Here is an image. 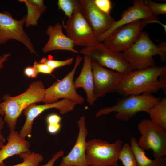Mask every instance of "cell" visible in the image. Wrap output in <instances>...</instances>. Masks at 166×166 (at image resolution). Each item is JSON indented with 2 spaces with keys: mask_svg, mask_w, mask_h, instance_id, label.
Masks as SVG:
<instances>
[{
  "mask_svg": "<svg viewBox=\"0 0 166 166\" xmlns=\"http://www.w3.org/2000/svg\"><path fill=\"white\" fill-rule=\"evenodd\" d=\"M166 71V66L155 65L132 70L124 75L116 92L125 97L156 93L162 89L159 77Z\"/></svg>",
  "mask_w": 166,
  "mask_h": 166,
  "instance_id": "1",
  "label": "cell"
},
{
  "mask_svg": "<svg viewBox=\"0 0 166 166\" xmlns=\"http://www.w3.org/2000/svg\"><path fill=\"white\" fill-rule=\"evenodd\" d=\"M45 89L43 83L38 80L31 83L25 92L18 95H3L0 108L10 131L15 130L17 119L24 110L31 104L42 102Z\"/></svg>",
  "mask_w": 166,
  "mask_h": 166,
  "instance_id": "2",
  "label": "cell"
},
{
  "mask_svg": "<svg viewBox=\"0 0 166 166\" xmlns=\"http://www.w3.org/2000/svg\"><path fill=\"white\" fill-rule=\"evenodd\" d=\"M132 70L143 69L155 65L153 56H160L161 61L166 60V43L155 44L145 31L129 49L122 53Z\"/></svg>",
  "mask_w": 166,
  "mask_h": 166,
  "instance_id": "3",
  "label": "cell"
},
{
  "mask_svg": "<svg viewBox=\"0 0 166 166\" xmlns=\"http://www.w3.org/2000/svg\"><path fill=\"white\" fill-rule=\"evenodd\" d=\"M160 99L159 97L147 93L129 95L118 99L112 106L101 108L96 113L95 117L98 118L116 112L115 116L116 119L128 121L139 112L148 113L149 109L158 103Z\"/></svg>",
  "mask_w": 166,
  "mask_h": 166,
  "instance_id": "4",
  "label": "cell"
},
{
  "mask_svg": "<svg viewBox=\"0 0 166 166\" xmlns=\"http://www.w3.org/2000/svg\"><path fill=\"white\" fill-rule=\"evenodd\" d=\"M122 143L119 139L112 143L98 138L87 141L86 158L88 166H119Z\"/></svg>",
  "mask_w": 166,
  "mask_h": 166,
  "instance_id": "5",
  "label": "cell"
},
{
  "mask_svg": "<svg viewBox=\"0 0 166 166\" xmlns=\"http://www.w3.org/2000/svg\"><path fill=\"white\" fill-rule=\"evenodd\" d=\"M79 52L89 57L92 61L111 70L125 74L132 70L122 53L114 51L103 42L84 47Z\"/></svg>",
  "mask_w": 166,
  "mask_h": 166,
  "instance_id": "6",
  "label": "cell"
},
{
  "mask_svg": "<svg viewBox=\"0 0 166 166\" xmlns=\"http://www.w3.org/2000/svg\"><path fill=\"white\" fill-rule=\"evenodd\" d=\"M141 136L137 140L139 146L144 150L151 149L154 159L166 155V132L150 119L141 120L137 125Z\"/></svg>",
  "mask_w": 166,
  "mask_h": 166,
  "instance_id": "7",
  "label": "cell"
},
{
  "mask_svg": "<svg viewBox=\"0 0 166 166\" xmlns=\"http://www.w3.org/2000/svg\"><path fill=\"white\" fill-rule=\"evenodd\" d=\"M82 59V57L77 55L71 71L62 79L45 89L42 102L44 103H52L61 99H66L72 101L77 105L84 103V98L78 93L73 84L74 75Z\"/></svg>",
  "mask_w": 166,
  "mask_h": 166,
  "instance_id": "8",
  "label": "cell"
},
{
  "mask_svg": "<svg viewBox=\"0 0 166 166\" xmlns=\"http://www.w3.org/2000/svg\"><path fill=\"white\" fill-rule=\"evenodd\" d=\"M148 24L146 21L140 20L121 26L112 32L103 42L114 51L123 52L136 42Z\"/></svg>",
  "mask_w": 166,
  "mask_h": 166,
  "instance_id": "9",
  "label": "cell"
},
{
  "mask_svg": "<svg viewBox=\"0 0 166 166\" xmlns=\"http://www.w3.org/2000/svg\"><path fill=\"white\" fill-rule=\"evenodd\" d=\"M62 23L66 35L73 41L74 46L89 47L98 43L97 38L82 15L80 9L68 17L66 24L63 21Z\"/></svg>",
  "mask_w": 166,
  "mask_h": 166,
  "instance_id": "10",
  "label": "cell"
},
{
  "mask_svg": "<svg viewBox=\"0 0 166 166\" xmlns=\"http://www.w3.org/2000/svg\"><path fill=\"white\" fill-rule=\"evenodd\" d=\"M26 16L20 20L12 17L9 11H0V45L10 40H15L23 44L30 52L38 55L35 51L30 38L23 29Z\"/></svg>",
  "mask_w": 166,
  "mask_h": 166,
  "instance_id": "11",
  "label": "cell"
},
{
  "mask_svg": "<svg viewBox=\"0 0 166 166\" xmlns=\"http://www.w3.org/2000/svg\"><path fill=\"white\" fill-rule=\"evenodd\" d=\"M132 3V6L123 11L119 20L115 21L107 31L97 38L98 42H103L117 28L137 21L143 20L148 23H156L163 25L147 7L144 0H135Z\"/></svg>",
  "mask_w": 166,
  "mask_h": 166,
  "instance_id": "12",
  "label": "cell"
},
{
  "mask_svg": "<svg viewBox=\"0 0 166 166\" xmlns=\"http://www.w3.org/2000/svg\"><path fill=\"white\" fill-rule=\"evenodd\" d=\"M76 104L70 100L63 99L52 103H45L43 105L32 104L28 106L23 111L26 117L24 124L19 133L23 139L30 137L31 136L33 124L34 119L41 113L47 109L55 108L58 110L61 115L65 114L73 110Z\"/></svg>",
  "mask_w": 166,
  "mask_h": 166,
  "instance_id": "13",
  "label": "cell"
},
{
  "mask_svg": "<svg viewBox=\"0 0 166 166\" xmlns=\"http://www.w3.org/2000/svg\"><path fill=\"white\" fill-rule=\"evenodd\" d=\"M80 10L97 38L112 26L115 21L110 14L100 10L93 0H80Z\"/></svg>",
  "mask_w": 166,
  "mask_h": 166,
  "instance_id": "14",
  "label": "cell"
},
{
  "mask_svg": "<svg viewBox=\"0 0 166 166\" xmlns=\"http://www.w3.org/2000/svg\"><path fill=\"white\" fill-rule=\"evenodd\" d=\"M95 97L97 100L108 93L116 92L124 74L109 70L91 61Z\"/></svg>",
  "mask_w": 166,
  "mask_h": 166,
  "instance_id": "15",
  "label": "cell"
},
{
  "mask_svg": "<svg viewBox=\"0 0 166 166\" xmlns=\"http://www.w3.org/2000/svg\"><path fill=\"white\" fill-rule=\"evenodd\" d=\"M77 124L79 132L76 143L69 154L62 156L60 166H88L86 158V138L88 131L85 117H81Z\"/></svg>",
  "mask_w": 166,
  "mask_h": 166,
  "instance_id": "16",
  "label": "cell"
},
{
  "mask_svg": "<svg viewBox=\"0 0 166 166\" xmlns=\"http://www.w3.org/2000/svg\"><path fill=\"white\" fill-rule=\"evenodd\" d=\"M63 26L57 23L54 26H49L45 32L49 36L47 43L42 49L43 53L56 50H67L78 54L79 52L74 49L73 41L62 31Z\"/></svg>",
  "mask_w": 166,
  "mask_h": 166,
  "instance_id": "17",
  "label": "cell"
},
{
  "mask_svg": "<svg viewBox=\"0 0 166 166\" xmlns=\"http://www.w3.org/2000/svg\"><path fill=\"white\" fill-rule=\"evenodd\" d=\"M91 62L89 57L84 56L81 72L73 82L76 89L82 88L84 89L86 95L87 102L90 106L93 105L97 100L94 94V81Z\"/></svg>",
  "mask_w": 166,
  "mask_h": 166,
  "instance_id": "18",
  "label": "cell"
},
{
  "mask_svg": "<svg viewBox=\"0 0 166 166\" xmlns=\"http://www.w3.org/2000/svg\"><path fill=\"white\" fill-rule=\"evenodd\" d=\"M30 146L29 142L22 138L18 131H10L7 143L0 149V165H3L4 161L13 156L30 152Z\"/></svg>",
  "mask_w": 166,
  "mask_h": 166,
  "instance_id": "19",
  "label": "cell"
},
{
  "mask_svg": "<svg viewBox=\"0 0 166 166\" xmlns=\"http://www.w3.org/2000/svg\"><path fill=\"white\" fill-rule=\"evenodd\" d=\"M137 166H166L165 157L151 159L147 157L145 151L139 146L137 140L135 137L130 139V145Z\"/></svg>",
  "mask_w": 166,
  "mask_h": 166,
  "instance_id": "20",
  "label": "cell"
},
{
  "mask_svg": "<svg viewBox=\"0 0 166 166\" xmlns=\"http://www.w3.org/2000/svg\"><path fill=\"white\" fill-rule=\"evenodd\" d=\"M150 120L163 129L166 130V98L151 108L148 113Z\"/></svg>",
  "mask_w": 166,
  "mask_h": 166,
  "instance_id": "21",
  "label": "cell"
},
{
  "mask_svg": "<svg viewBox=\"0 0 166 166\" xmlns=\"http://www.w3.org/2000/svg\"><path fill=\"white\" fill-rule=\"evenodd\" d=\"M19 2L24 3L27 10L25 24L27 27L30 25L36 26L38 23V21L43 12L40 8L32 0H20Z\"/></svg>",
  "mask_w": 166,
  "mask_h": 166,
  "instance_id": "22",
  "label": "cell"
},
{
  "mask_svg": "<svg viewBox=\"0 0 166 166\" xmlns=\"http://www.w3.org/2000/svg\"><path fill=\"white\" fill-rule=\"evenodd\" d=\"M19 157L22 159V162L20 164L9 166H38L43 160V156L35 152H25L19 155ZM0 166H5L0 165Z\"/></svg>",
  "mask_w": 166,
  "mask_h": 166,
  "instance_id": "23",
  "label": "cell"
},
{
  "mask_svg": "<svg viewBox=\"0 0 166 166\" xmlns=\"http://www.w3.org/2000/svg\"><path fill=\"white\" fill-rule=\"evenodd\" d=\"M118 159L124 166H137L131 146L127 143L124 144L122 147Z\"/></svg>",
  "mask_w": 166,
  "mask_h": 166,
  "instance_id": "24",
  "label": "cell"
},
{
  "mask_svg": "<svg viewBox=\"0 0 166 166\" xmlns=\"http://www.w3.org/2000/svg\"><path fill=\"white\" fill-rule=\"evenodd\" d=\"M80 0H59L57 6L68 17H71L80 7Z\"/></svg>",
  "mask_w": 166,
  "mask_h": 166,
  "instance_id": "25",
  "label": "cell"
},
{
  "mask_svg": "<svg viewBox=\"0 0 166 166\" xmlns=\"http://www.w3.org/2000/svg\"><path fill=\"white\" fill-rule=\"evenodd\" d=\"M147 7L156 16L166 14V4L158 3L151 0H144Z\"/></svg>",
  "mask_w": 166,
  "mask_h": 166,
  "instance_id": "26",
  "label": "cell"
},
{
  "mask_svg": "<svg viewBox=\"0 0 166 166\" xmlns=\"http://www.w3.org/2000/svg\"><path fill=\"white\" fill-rule=\"evenodd\" d=\"M73 60V58H70L66 60L60 61L50 59L43 57L41 59L39 63L46 64L54 70L56 68L72 64Z\"/></svg>",
  "mask_w": 166,
  "mask_h": 166,
  "instance_id": "27",
  "label": "cell"
},
{
  "mask_svg": "<svg viewBox=\"0 0 166 166\" xmlns=\"http://www.w3.org/2000/svg\"><path fill=\"white\" fill-rule=\"evenodd\" d=\"M97 7L101 11L110 14L112 8L111 1L109 0H93Z\"/></svg>",
  "mask_w": 166,
  "mask_h": 166,
  "instance_id": "28",
  "label": "cell"
},
{
  "mask_svg": "<svg viewBox=\"0 0 166 166\" xmlns=\"http://www.w3.org/2000/svg\"><path fill=\"white\" fill-rule=\"evenodd\" d=\"M33 67L36 69L38 73L51 74L54 69L51 68L45 63H38L36 61L34 62Z\"/></svg>",
  "mask_w": 166,
  "mask_h": 166,
  "instance_id": "29",
  "label": "cell"
},
{
  "mask_svg": "<svg viewBox=\"0 0 166 166\" xmlns=\"http://www.w3.org/2000/svg\"><path fill=\"white\" fill-rule=\"evenodd\" d=\"M64 154V151L63 150H60L54 154L46 164L38 166H54L57 160L60 157L63 156Z\"/></svg>",
  "mask_w": 166,
  "mask_h": 166,
  "instance_id": "30",
  "label": "cell"
},
{
  "mask_svg": "<svg viewBox=\"0 0 166 166\" xmlns=\"http://www.w3.org/2000/svg\"><path fill=\"white\" fill-rule=\"evenodd\" d=\"M62 120L61 117L56 114L49 115L46 118L47 124H60Z\"/></svg>",
  "mask_w": 166,
  "mask_h": 166,
  "instance_id": "31",
  "label": "cell"
},
{
  "mask_svg": "<svg viewBox=\"0 0 166 166\" xmlns=\"http://www.w3.org/2000/svg\"><path fill=\"white\" fill-rule=\"evenodd\" d=\"M24 73L26 76L32 78H36L38 74L36 69L31 66L26 67L24 70Z\"/></svg>",
  "mask_w": 166,
  "mask_h": 166,
  "instance_id": "32",
  "label": "cell"
},
{
  "mask_svg": "<svg viewBox=\"0 0 166 166\" xmlns=\"http://www.w3.org/2000/svg\"><path fill=\"white\" fill-rule=\"evenodd\" d=\"M61 126L62 125L60 124H47V131L51 134H55L58 132L60 130Z\"/></svg>",
  "mask_w": 166,
  "mask_h": 166,
  "instance_id": "33",
  "label": "cell"
},
{
  "mask_svg": "<svg viewBox=\"0 0 166 166\" xmlns=\"http://www.w3.org/2000/svg\"><path fill=\"white\" fill-rule=\"evenodd\" d=\"M160 82L162 85V89L164 94L166 93V71L161 74L159 77Z\"/></svg>",
  "mask_w": 166,
  "mask_h": 166,
  "instance_id": "34",
  "label": "cell"
},
{
  "mask_svg": "<svg viewBox=\"0 0 166 166\" xmlns=\"http://www.w3.org/2000/svg\"><path fill=\"white\" fill-rule=\"evenodd\" d=\"M11 53H8L0 56V72L1 69L4 67V63L8 59L9 57L10 56Z\"/></svg>",
  "mask_w": 166,
  "mask_h": 166,
  "instance_id": "35",
  "label": "cell"
},
{
  "mask_svg": "<svg viewBox=\"0 0 166 166\" xmlns=\"http://www.w3.org/2000/svg\"><path fill=\"white\" fill-rule=\"evenodd\" d=\"M0 114V142L3 144L5 142V139L2 134V131L4 127V120Z\"/></svg>",
  "mask_w": 166,
  "mask_h": 166,
  "instance_id": "36",
  "label": "cell"
},
{
  "mask_svg": "<svg viewBox=\"0 0 166 166\" xmlns=\"http://www.w3.org/2000/svg\"><path fill=\"white\" fill-rule=\"evenodd\" d=\"M33 2L37 5L43 13L46 9V6L44 4L42 0H32Z\"/></svg>",
  "mask_w": 166,
  "mask_h": 166,
  "instance_id": "37",
  "label": "cell"
},
{
  "mask_svg": "<svg viewBox=\"0 0 166 166\" xmlns=\"http://www.w3.org/2000/svg\"><path fill=\"white\" fill-rule=\"evenodd\" d=\"M4 145L3 143L0 142V149L3 147Z\"/></svg>",
  "mask_w": 166,
  "mask_h": 166,
  "instance_id": "38",
  "label": "cell"
},
{
  "mask_svg": "<svg viewBox=\"0 0 166 166\" xmlns=\"http://www.w3.org/2000/svg\"><path fill=\"white\" fill-rule=\"evenodd\" d=\"M0 114L2 115V116H3V113L2 111V110H1L0 108Z\"/></svg>",
  "mask_w": 166,
  "mask_h": 166,
  "instance_id": "39",
  "label": "cell"
}]
</instances>
